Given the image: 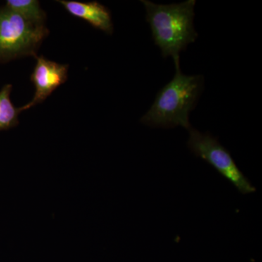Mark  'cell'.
I'll use <instances>...</instances> for the list:
<instances>
[{"instance_id":"cell-4","label":"cell","mask_w":262,"mask_h":262,"mask_svg":"<svg viewBox=\"0 0 262 262\" xmlns=\"http://www.w3.org/2000/svg\"><path fill=\"white\" fill-rule=\"evenodd\" d=\"M187 146L189 149L211 165L242 194H251L256 189L239 170L232 155L218 139L210 133H201L191 127L189 129Z\"/></svg>"},{"instance_id":"cell-8","label":"cell","mask_w":262,"mask_h":262,"mask_svg":"<svg viewBox=\"0 0 262 262\" xmlns=\"http://www.w3.org/2000/svg\"><path fill=\"white\" fill-rule=\"evenodd\" d=\"M13 86L5 84L0 91V130H8L18 124V108L15 107L10 100Z\"/></svg>"},{"instance_id":"cell-6","label":"cell","mask_w":262,"mask_h":262,"mask_svg":"<svg viewBox=\"0 0 262 262\" xmlns=\"http://www.w3.org/2000/svg\"><path fill=\"white\" fill-rule=\"evenodd\" d=\"M73 16L83 19L94 28L108 34L113 33V19L110 10L98 2L58 1Z\"/></svg>"},{"instance_id":"cell-1","label":"cell","mask_w":262,"mask_h":262,"mask_svg":"<svg viewBox=\"0 0 262 262\" xmlns=\"http://www.w3.org/2000/svg\"><path fill=\"white\" fill-rule=\"evenodd\" d=\"M176 74L160 90L151 107L141 119V123L151 127L173 128L181 126L189 130V114L195 108L203 89L202 75L182 73L180 62L175 63Z\"/></svg>"},{"instance_id":"cell-7","label":"cell","mask_w":262,"mask_h":262,"mask_svg":"<svg viewBox=\"0 0 262 262\" xmlns=\"http://www.w3.org/2000/svg\"><path fill=\"white\" fill-rule=\"evenodd\" d=\"M5 6L34 25L45 26L46 13L37 0H8Z\"/></svg>"},{"instance_id":"cell-5","label":"cell","mask_w":262,"mask_h":262,"mask_svg":"<svg viewBox=\"0 0 262 262\" xmlns=\"http://www.w3.org/2000/svg\"><path fill=\"white\" fill-rule=\"evenodd\" d=\"M68 70V65L56 63L43 56L37 57V63L31 75L35 93L28 103L18 108L19 112L21 113L42 103L55 90L67 81Z\"/></svg>"},{"instance_id":"cell-2","label":"cell","mask_w":262,"mask_h":262,"mask_svg":"<svg viewBox=\"0 0 262 262\" xmlns=\"http://www.w3.org/2000/svg\"><path fill=\"white\" fill-rule=\"evenodd\" d=\"M141 3L146 9L153 40L161 50L162 56L172 57L174 63L179 62L181 52L198 37L194 27L195 0L170 5L155 4L148 0Z\"/></svg>"},{"instance_id":"cell-3","label":"cell","mask_w":262,"mask_h":262,"mask_svg":"<svg viewBox=\"0 0 262 262\" xmlns=\"http://www.w3.org/2000/svg\"><path fill=\"white\" fill-rule=\"evenodd\" d=\"M48 34L46 26L34 25L6 6L0 8V62L35 56Z\"/></svg>"}]
</instances>
